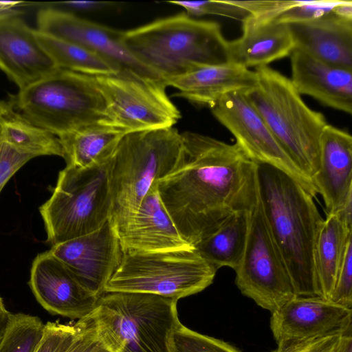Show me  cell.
I'll return each mask as SVG.
<instances>
[{
    "instance_id": "29",
    "label": "cell",
    "mask_w": 352,
    "mask_h": 352,
    "mask_svg": "<svg viewBox=\"0 0 352 352\" xmlns=\"http://www.w3.org/2000/svg\"><path fill=\"white\" fill-rule=\"evenodd\" d=\"M45 328V324L36 316L12 314L0 344V352H35L43 339Z\"/></svg>"
},
{
    "instance_id": "23",
    "label": "cell",
    "mask_w": 352,
    "mask_h": 352,
    "mask_svg": "<svg viewBox=\"0 0 352 352\" xmlns=\"http://www.w3.org/2000/svg\"><path fill=\"white\" fill-rule=\"evenodd\" d=\"M295 47L323 61L352 69V21L333 13L287 24Z\"/></svg>"
},
{
    "instance_id": "19",
    "label": "cell",
    "mask_w": 352,
    "mask_h": 352,
    "mask_svg": "<svg viewBox=\"0 0 352 352\" xmlns=\"http://www.w3.org/2000/svg\"><path fill=\"white\" fill-rule=\"evenodd\" d=\"M290 56L293 86L328 107L351 114L352 69L317 58L295 47Z\"/></svg>"
},
{
    "instance_id": "10",
    "label": "cell",
    "mask_w": 352,
    "mask_h": 352,
    "mask_svg": "<svg viewBox=\"0 0 352 352\" xmlns=\"http://www.w3.org/2000/svg\"><path fill=\"white\" fill-rule=\"evenodd\" d=\"M94 78L105 102L103 125L128 133L173 127L181 118L163 80L118 73Z\"/></svg>"
},
{
    "instance_id": "11",
    "label": "cell",
    "mask_w": 352,
    "mask_h": 352,
    "mask_svg": "<svg viewBox=\"0 0 352 352\" xmlns=\"http://www.w3.org/2000/svg\"><path fill=\"white\" fill-rule=\"evenodd\" d=\"M234 271L235 283L241 292L271 313L296 296L259 198L251 211L245 248Z\"/></svg>"
},
{
    "instance_id": "6",
    "label": "cell",
    "mask_w": 352,
    "mask_h": 352,
    "mask_svg": "<svg viewBox=\"0 0 352 352\" xmlns=\"http://www.w3.org/2000/svg\"><path fill=\"white\" fill-rule=\"evenodd\" d=\"M255 85L243 94L299 170L312 182L320 165V140L327 124L291 80L268 67L256 68Z\"/></svg>"
},
{
    "instance_id": "36",
    "label": "cell",
    "mask_w": 352,
    "mask_h": 352,
    "mask_svg": "<svg viewBox=\"0 0 352 352\" xmlns=\"http://www.w3.org/2000/svg\"><path fill=\"white\" fill-rule=\"evenodd\" d=\"M77 322L79 327L77 336L66 352H111L99 338L89 316Z\"/></svg>"
},
{
    "instance_id": "34",
    "label": "cell",
    "mask_w": 352,
    "mask_h": 352,
    "mask_svg": "<svg viewBox=\"0 0 352 352\" xmlns=\"http://www.w3.org/2000/svg\"><path fill=\"white\" fill-rule=\"evenodd\" d=\"M329 300L349 309L352 308V236L347 241Z\"/></svg>"
},
{
    "instance_id": "13",
    "label": "cell",
    "mask_w": 352,
    "mask_h": 352,
    "mask_svg": "<svg viewBox=\"0 0 352 352\" xmlns=\"http://www.w3.org/2000/svg\"><path fill=\"white\" fill-rule=\"evenodd\" d=\"M36 23L38 31L77 44L100 56L118 74L163 80L129 52L124 44L122 32L52 7L38 11Z\"/></svg>"
},
{
    "instance_id": "2",
    "label": "cell",
    "mask_w": 352,
    "mask_h": 352,
    "mask_svg": "<svg viewBox=\"0 0 352 352\" xmlns=\"http://www.w3.org/2000/svg\"><path fill=\"white\" fill-rule=\"evenodd\" d=\"M256 173L264 217L296 296L320 297L314 257L317 234L324 219L314 197L276 168L257 164Z\"/></svg>"
},
{
    "instance_id": "37",
    "label": "cell",
    "mask_w": 352,
    "mask_h": 352,
    "mask_svg": "<svg viewBox=\"0 0 352 352\" xmlns=\"http://www.w3.org/2000/svg\"><path fill=\"white\" fill-rule=\"evenodd\" d=\"M34 157L0 140V192L12 175Z\"/></svg>"
},
{
    "instance_id": "17",
    "label": "cell",
    "mask_w": 352,
    "mask_h": 352,
    "mask_svg": "<svg viewBox=\"0 0 352 352\" xmlns=\"http://www.w3.org/2000/svg\"><path fill=\"white\" fill-rule=\"evenodd\" d=\"M20 15L0 18V69L19 90L59 69Z\"/></svg>"
},
{
    "instance_id": "31",
    "label": "cell",
    "mask_w": 352,
    "mask_h": 352,
    "mask_svg": "<svg viewBox=\"0 0 352 352\" xmlns=\"http://www.w3.org/2000/svg\"><path fill=\"white\" fill-rule=\"evenodd\" d=\"M182 7L189 16L217 15L243 21L250 14L229 0L169 1Z\"/></svg>"
},
{
    "instance_id": "26",
    "label": "cell",
    "mask_w": 352,
    "mask_h": 352,
    "mask_svg": "<svg viewBox=\"0 0 352 352\" xmlns=\"http://www.w3.org/2000/svg\"><path fill=\"white\" fill-rule=\"evenodd\" d=\"M251 211L235 212L195 246L199 255L217 270L239 265L245 248Z\"/></svg>"
},
{
    "instance_id": "4",
    "label": "cell",
    "mask_w": 352,
    "mask_h": 352,
    "mask_svg": "<svg viewBox=\"0 0 352 352\" xmlns=\"http://www.w3.org/2000/svg\"><path fill=\"white\" fill-rule=\"evenodd\" d=\"M183 150L175 128L126 133L109 160L111 225L119 234L136 213L153 184L176 167Z\"/></svg>"
},
{
    "instance_id": "44",
    "label": "cell",
    "mask_w": 352,
    "mask_h": 352,
    "mask_svg": "<svg viewBox=\"0 0 352 352\" xmlns=\"http://www.w3.org/2000/svg\"><path fill=\"white\" fill-rule=\"evenodd\" d=\"M335 352H352V329L341 335Z\"/></svg>"
},
{
    "instance_id": "8",
    "label": "cell",
    "mask_w": 352,
    "mask_h": 352,
    "mask_svg": "<svg viewBox=\"0 0 352 352\" xmlns=\"http://www.w3.org/2000/svg\"><path fill=\"white\" fill-rule=\"evenodd\" d=\"M109 160L86 168L66 166L59 172L51 197L39 208L52 246L89 234L109 220Z\"/></svg>"
},
{
    "instance_id": "5",
    "label": "cell",
    "mask_w": 352,
    "mask_h": 352,
    "mask_svg": "<svg viewBox=\"0 0 352 352\" xmlns=\"http://www.w3.org/2000/svg\"><path fill=\"white\" fill-rule=\"evenodd\" d=\"M177 299L151 294L104 292L89 316L111 352H173L182 324Z\"/></svg>"
},
{
    "instance_id": "12",
    "label": "cell",
    "mask_w": 352,
    "mask_h": 352,
    "mask_svg": "<svg viewBox=\"0 0 352 352\" xmlns=\"http://www.w3.org/2000/svg\"><path fill=\"white\" fill-rule=\"evenodd\" d=\"M210 109L252 160L285 172L315 197L311 179L295 165L242 91L225 95Z\"/></svg>"
},
{
    "instance_id": "20",
    "label": "cell",
    "mask_w": 352,
    "mask_h": 352,
    "mask_svg": "<svg viewBox=\"0 0 352 352\" xmlns=\"http://www.w3.org/2000/svg\"><path fill=\"white\" fill-rule=\"evenodd\" d=\"M312 183L327 214L338 211L352 192V137L327 124L320 140V165Z\"/></svg>"
},
{
    "instance_id": "40",
    "label": "cell",
    "mask_w": 352,
    "mask_h": 352,
    "mask_svg": "<svg viewBox=\"0 0 352 352\" xmlns=\"http://www.w3.org/2000/svg\"><path fill=\"white\" fill-rule=\"evenodd\" d=\"M24 2L16 1H0V18L13 14H21L19 7L23 6Z\"/></svg>"
},
{
    "instance_id": "21",
    "label": "cell",
    "mask_w": 352,
    "mask_h": 352,
    "mask_svg": "<svg viewBox=\"0 0 352 352\" xmlns=\"http://www.w3.org/2000/svg\"><path fill=\"white\" fill-rule=\"evenodd\" d=\"M164 82L177 90L174 96L211 109L225 95L253 87L256 75L250 69L227 62L204 66Z\"/></svg>"
},
{
    "instance_id": "14",
    "label": "cell",
    "mask_w": 352,
    "mask_h": 352,
    "mask_svg": "<svg viewBox=\"0 0 352 352\" xmlns=\"http://www.w3.org/2000/svg\"><path fill=\"white\" fill-rule=\"evenodd\" d=\"M49 252L98 298L104 293L123 254L110 219L99 229L52 246Z\"/></svg>"
},
{
    "instance_id": "16",
    "label": "cell",
    "mask_w": 352,
    "mask_h": 352,
    "mask_svg": "<svg viewBox=\"0 0 352 352\" xmlns=\"http://www.w3.org/2000/svg\"><path fill=\"white\" fill-rule=\"evenodd\" d=\"M30 287L52 314L82 319L94 309L98 297L89 293L68 268L48 251L33 261Z\"/></svg>"
},
{
    "instance_id": "38",
    "label": "cell",
    "mask_w": 352,
    "mask_h": 352,
    "mask_svg": "<svg viewBox=\"0 0 352 352\" xmlns=\"http://www.w3.org/2000/svg\"><path fill=\"white\" fill-rule=\"evenodd\" d=\"M342 333L330 334L298 342L277 346V348L272 352H335Z\"/></svg>"
},
{
    "instance_id": "30",
    "label": "cell",
    "mask_w": 352,
    "mask_h": 352,
    "mask_svg": "<svg viewBox=\"0 0 352 352\" xmlns=\"http://www.w3.org/2000/svg\"><path fill=\"white\" fill-rule=\"evenodd\" d=\"M173 352H241L221 340L194 331L182 324L173 336Z\"/></svg>"
},
{
    "instance_id": "18",
    "label": "cell",
    "mask_w": 352,
    "mask_h": 352,
    "mask_svg": "<svg viewBox=\"0 0 352 352\" xmlns=\"http://www.w3.org/2000/svg\"><path fill=\"white\" fill-rule=\"evenodd\" d=\"M123 254L191 249L179 234L158 192L148 190L126 228L117 234Z\"/></svg>"
},
{
    "instance_id": "7",
    "label": "cell",
    "mask_w": 352,
    "mask_h": 352,
    "mask_svg": "<svg viewBox=\"0 0 352 352\" xmlns=\"http://www.w3.org/2000/svg\"><path fill=\"white\" fill-rule=\"evenodd\" d=\"M37 126L56 136L105 121V102L93 76L58 69L8 100Z\"/></svg>"
},
{
    "instance_id": "43",
    "label": "cell",
    "mask_w": 352,
    "mask_h": 352,
    "mask_svg": "<svg viewBox=\"0 0 352 352\" xmlns=\"http://www.w3.org/2000/svg\"><path fill=\"white\" fill-rule=\"evenodd\" d=\"M12 314L6 308L0 296V344L11 321Z\"/></svg>"
},
{
    "instance_id": "41",
    "label": "cell",
    "mask_w": 352,
    "mask_h": 352,
    "mask_svg": "<svg viewBox=\"0 0 352 352\" xmlns=\"http://www.w3.org/2000/svg\"><path fill=\"white\" fill-rule=\"evenodd\" d=\"M336 212L346 226L352 229V192L349 195L341 208Z\"/></svg>"
},
{
    "instance_id": "15",
    "label": "cell",
    "mask_w": 352,
    "mask_h": 352,
    "mask_svg": "<svg viewBox=\"0 0 352 352\" xmlns=\"http://www.w3.org/2000/svg\"><path fill=\"white\" fill-rule=\"evenodd\" d=\"M270 328L283 346L352 329V309L321 297L296 296L272 313Z\"/></svg>"
},
{
    "instance_id": "1",
    "label": "cell",
    "mask_w": 352,
    "mask_h": 352,
    "mask_svg": "<svg viewBox=\"0 0 352 352\" xmlns=\"http://www.w3.org/2000/svg\"><path fill=\"white\" fill-rule=\"evenodd\" d=\"M181 135L180 159L157 186L182 237L194 247L234 213L255 207L257 164L236 143L195 132Z\"/></svg>"
},
{
    "instance_id": "27",
    "label": "cell",
    "mask_w": 352,
    "mask_h": 352,
    "mask_svg": "<svg viewBox=\"0 0 352 352\" xmlns=\"http://www.w3.org/2000/svg\"><path fill=\"white\" fill-rule=\"evenodd\" d=\"M0 140L34 155H57L63 151L57 136L32 124L9 100H0Z\"/></svg>"
},
{
    "instance_id": "35",
    "label": "cell",
    "mask_w": 352,
    "mask_h": 352,
    "mask_svg": "<svg viewBox=\"0 0 352 352\" xmlns=\"http://www.w3.org/2000/svg\"><path fill=\"white\" fill-rule=\"evenodd\" d=\"M229 1L245 10L252 16L266 19H276L283 12L298 3L297 0Z\"/></svg>"
},
{
    "instance_id": "39",
    "label": "cell",
    "mask_w": 352,
    "mask_h": 352,
    "mask_svg": "<svg viewBox=\"0 0 352 352\" xmlns=\"http://www.w3.org/2000/svg\"><path fill=\"white\" fill-rule=\"evenodd\" d=\"M58 4L69 10L86 12L103 9L113 3L97 1H70L60 2Z\"/></svg>"
},
{
    "instance_id": "32",
    "label": "cell",
    "mask_w": 352,
    "mask_h": 352,
    "mask_svg": "<svg viewBox=\"0 0 352 352\" xmlns=\"http://www.w3.org/2000/svg\"><path fill=\"white\" fill-rule=\"evenodd\" d=\"M341 0L298 1V3L283 12L276 19L289 24L316 19L332 13Z\"/></svg>"
},
{
    "instance_id": "33",
    "label": "cell",
    "mask_w": 352,
    "mask_h": 352,
    "mask_svg": "<svg viewBox=\"0 0 352 352\" xmlns=\"http://www.w3.org/2000/svg\"><path fill=\"white\" fill-rule=\"evenodd\" d=\"M78 324L47 322L43 339L35 352H66L78 332Z\"/></svg>"
},
{
    "instance_id": "3",
    "label": "cell",
    "mask_w": 352,
    "mask_h": 352,
    "mask_svg": "<svg viewBox=\"0 0 352 352\" xmlns=\"http://www.w3.org/2000/svg\"><path fill=\"white\" fill-rule=\"evenodd\" d=\"M129 52L163 80L229 62L228 43L215 21L186 13L122 32Z\"/></svg>"
},
{
    "instance_id": "42",
    "label": "cell",
    "mask_w": 352,
    "mask_h": 352,
    "mask_svg": "<svg viewBox=\"0 0 352 352\" xmlns=\"http://www.w3.org/2000/svg\"><path fill=\"white\" fill-rule=\"evenodd\" d=\"M332 13L338 17L352 21V1L341 0Z\"/></svg>"
},
{
    "instance_id": "22",
    "label": "cell",
    "mask_w": 352,
    "mask_h": 352,
    "mask_svg": "<svg viewBox=\"0 0 352 352\" xmlns=\"http://www.w3.org/2000/svg\"><path fill=\"white\" fill-rule=\"evenodd\" d=\"M295 43L287 24L248 16L242 34L228 43L229 62L250 69L266 67L291 54Z\"/></svg>"
},
{
    "instance_id": "25",
    "label": "cell",
    "mask_w": 352,
    "mask_h": 352,
    "mask_svg": "<svg viewBox=\"0 0 352 352\" xmlns=\"http://www.w3.org/2000/svg\"><path fill=\"white\" fill-rule=\"evenodd\" d=\"M352 229L337 212L327 214L318 230L314 248V268L321 298L329 300Z\"/></svg>"
},
{
    "instance_id": "28",
    "label": "cell",
    "mask_w": 352,
    "mask_h": 352,
    "mask_svg": "<svg viewBox=\"0 0 352 352\" xmlns=\"http://www.w3.org/2000/svg\"><path fill=\"white\" fill-rule=\"evenodd\" d=\"M42 48L59 69L93 76L118 74L116 69L96 54L74 43L34 29Z\"/></svg>"
},
{
    "instance_id": "9",
    "label": "cell",
    "mask_w": 352,
    "mask_h": 352,
    "mask_svg": "<svg viewBox=\"0 0 352 352\" xmlns=\"http://www.w3.org/2000/svg\"><path fill=\"white\" fill-rule=\"evenodd\" d=\"M217 270L194 248L123 254L104 292L155 294L179 300L212 284Z\"/></svg>"
},
{
    "instance_id": "24",
    "label": "cell",
    "mask_w": 352,
    "mask_h": 352,
    "mask_svg": "<svg viewBox=\"0 0 352 352\" xmlns=\"http://www.w3.org/2000/svg\"><path fill=\"white\" fill-rule=\"evenodd\" d=\"M126 133L100 124L58 136L66 166L86 168L107 162Z\"/></svg>"
}]
</instances>
